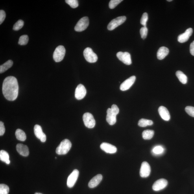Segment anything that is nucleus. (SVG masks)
Wrapping results in <instances>:
<instances>
[{"label": "nucleus", "instance_id": "obj_37", "mask_svg": "<svg viewBox=\"0 0 194 194\" xmlns=\"http://www.w3.org/2000/svg\"><path fill=\"white\" fill-rule=\"evenodd\" d=\"M6 17L5 12L3 10H0V24L3 22L5 20Z\"/></svg>", "mask_w": 194, "mask_h": 194}, {"label": "nucleus", "instance_id": "obj_35", "mask_svg": "<svg viewBox=\"0 0 194 194\" xmlns=\"http://www.w3.org/2000/svg\"><path fill=\"white\" fill-rule=\"evenodd\" d=\"M140 33L141 38L145 39L147 37L148 29L147 27H142L140 30Z\"/></svg>", "mask_w": 194, "mask_h": 194}, {"label": "nucleus", "instance_id": "obj_11", "mask_svg": "<svg viewBox=\"0 0 194 194\" xmlns=\"http://www.w3.org/2000/svg\"><path fill=\"white\" fill-rule=\"evenodd\" d=\"M86 90L85 88L82 84L78 85L76 88L75 93V97L78 100H81L85 96Z\"/></svg>", "mask_w": 194, "mask_h": 194}, {"label": "nucleus", "instance_id": "obj_33", "mask_svg": "<svg viewBox=\"0 0 194 194\" xmlns=\"http://www.w3.org/2000/svg\"><path fill=\"white\" fill-rule=\"evenodd\" d=\"M122 1V0H111L109 3V7L111 9H113Z\"/></svg>", "mask_w": 194, "mask_h": 194}, {"label": "nucleus", "instance_id": "obj_9", "mask_svg": "<svg viewBox=\"0 0 194 194\" xmlns=\"http://www.w3.org/2000/svg\"><path fill=\"white\" fill-rule=\"evenodd\" d=\"M117 56L118 59L124 64L127 65L132 64L131 56L130 54L128 52H119L117 54Z\"/></svg>", "mask_w": 194, "mask_h": 194}, {"label": "nucleus", "instance_id": "obj_42", "mask_svg": "<svg viewBox=\"0 0 194 194\" xmlns=\"http://www.w3.org/2000/svg\"><path fill=\"white\" fill-rule=\"evenodd\" d=\"M172 1V0H167V1H168V2H171L172 1Z\"/></svg>", "mask_w": 194, "mask_h": 194}, {"label": "nucleus", "instance_id": "obj_3", "mask_svg": "<svg viewBox=\"0 0 194 194\" xmlns=\"http://www.w3.org/2000/svg\"><path fill=\"white\" fill-rule=\"evenodd\" d=\"M65 54V49L62 45L56 47L53 54V58L56 62H59L64 59Z\"/></svg>", "mask_w": 194, "mask_h": 194}, {"label": "nucleus", "instance_id": "obj_39", "mask_svg": "<svg viewBox=\"0 0 194 194\" xmlns=\"http://www.w3.org/2000/svg\"><path fill=\"white\" fill-rule=\"evenodd\" d=\"M111 109H112V110L113 112H114L116 114H118L119 112V109L116 105H113Z\"/></svg>", "mask_w": 194, "mask_h": 194}, {"label": "nucleus", "instance_id": "obj_31", "mask_svg": "<svg viewBox=\"0 0 194 194\" xmlns=\"http://www.w3.org/2000/svg\"><path fill=\"white\" fill-rule=\"evenodd\" d=\"M10 189L9 187L5 184H0V194H8Z\"/></svg>", "mask_w": 194, "mask_h": 194}, {"label": "nucleus", "instance_id": "obj_36", "mask_svg": "<svg viewBox=\"0 0 194 194\" xmlns=\"http://www.w3.org/2000/svg\"><path fill=\"white\" fill-rule=\"evenodd\" d=\"M186 112L190 116L194 117V107L192 106H187L185 108Z\"/></svg>", "mask_w": 194, "mask_h": 194}, {"label": "nucleus", "instance_id": "obj_16", "mask_svg": "<svg viewBox=\"0 0 194 194\" xmlns=\"http://www.w3.org/2000/svg\"><path fill=\"white\" fill-rule=\"evenodd\" d=\"M192 33L193 29L192 28H188L184 33L179 35L178 37V42L180 43H184L187 42L192 35Z\"/></svg>", "mask_w": 194, "mask_h": 194}, {"label": "nucleus", "instance_id": "obj_8", "mask_svg": "<svg viewBox=\"0 0 194 194\" xmlns=\"http://www.w3.org/2000/svg\"><path fill=\"white\" fill-rule=\"evenodd\" d=\"M79 174V172L78 170L75 169L70 174L67 180V186L69 188H72L75 185L77 181Z\"/></svg>", "mask_w": 194, "mask_h": 194}, {"label": "nucleus", "instance_id": "obj_4", "mask_svg": "<svg viewBox=\"0 0 194 194\" xmlns=\"http://www.w3.org/2000/svg\"><path fill=\"white\" fill-rule=\"evenodd\" d=\"M84 57L87 61L89 63H93L97 62V56L90 47H87L84 52Z\"/></svg>", "mask_w": 194, "mask_h": 194}, {"label": "nucleus", "instance_id": "obj_38", "mask_svg": "<svg viewBox=\"0 0 194 194\" xmlns=\"http://www.w3.org/2000/svg\"><path fill=\"white\" fill-rule=\"evenodd\" d=\"M5 132V128L3 122H0V136H2L4 134Z\"/></svg>", "mask_w": 194, "mask_h": 194}, {"label": "nucleus", "instance_id": "obj_27", "mask_svg": "<svg viewBox=\"0 0 194 194\" xmlns=\"http://www.w3.org/2000/svg\"><path fill=\"white\" fill-rule=\"evenodd\" d=\"M153 122L150 120L145 119H141L139 120L138 122V125L141 127H146L148 126L153 125Z\"/></svg>", "mask_w": 194, "mask_h": 194}, {"label": "nucleus", "instance_id": "obj_19", "mask_svg": "<svg viewBox=\"0 0 194 194\" xmlns=\"http://www.w3.org/2000/svg\"><path fill=\"white\" fill-rule=\"evenodd\" d=\"M159 114L162 118L165 121H169L171 118L170 113L167 109L163 106H161L158 109Z\"/></svg>", "mask_w": 194, "mask_h": 194}, {"label": "nucleus", "instance_id": "obj_30", "mask_svg": "<svg viewBox=\"0 0 194 194\" xmlns=\"http://www.w3.org/2000/svg\"><path fill=\"white\" fill-rule=\"evenodd\" d=\"M24 24V23L23 20H21V19L19 20L14 24V27H13V30L15 31H18L23 28Z\"/></svg>", "mask_w": 194, "mask_h": 194}, {"label": "nucleus", "instance_id": "obj_28", "mask_svg": "<svg viewBox=\"0 0 194 194\" xmlns=\"http://www.w3.org/2000/svg\"><path fill=\"white\" fill-rule=\"evenodd\" d=\"M164 149L161 146H158L155 147L152 150V154L155 155H160L164 152Z\"/></svg>", "mask_w": 194, "mask_h": 194}, {"label": "nucleus", "instance_id": "obj_15", "mask_svg": "<svg viewBox=\"0 0 194 194\" xmlns=\"http://www.w3.org/2000/svg\"><path fill=\"white\" fill-rule=\"evenodd\" d=\"M117 115L111 108L108 109L107 110L106 120L110 125H114L116 123Z\"/></svg>", "mask_w": 194, "mask_h": 194}, {"label": "nucleus", "instance_id": "obj_1", "mask_svg": "<svg viewBox=\"0 0 194 194\" xmlns=\"http://www.w3.org/2000/svg\"><path fill=\"white\" fill-rule=\"evenodd\" d=\"M19 87L16 78L10 76L4 80L2 85V92L4 97L9 101L16 100L18 97Z\"/></svg>", "mask_w": 194, "mask_h": 194}, {"label": "nucleus", "instance_id": "obj_12", "mask_svg": "<svg viewBox=\"0 0 194 194\" xmlns=\"http://www.w3.org/2000/svg\"><path fill=\"white\" fill-rule=\"evenodd\" d=\"M136 79V77L135 76H131L121 84L120 87V90L122 91H125L129 89L134 84Z\"/></svg>", "mask_w": 194, "mask_h": 194}, {"label": "nucleus", "instance_id": "obj_7", "mask_svg": "<svg viewBox=\"0 0 194 194\" xmlns=\"http://www.w3.org/2000/svg\"><path fill=\"white\" fill-rule=\"evenodd\" d=\"M126 20V17L125 16H122L117 17L109 23L108 29L109 30H113L125 23Z\"/></svg>", "mask_w": 194, "mask_h": 194}, {"label": "nucleus", "instance_id": "obj_23", "mask_svg": "<svg viewBox=\"0 0 194 194\" xmlns=\"http://www.w3.org/2000/svg\"><path fill=\"white\" fill-rule=\"evenodd\" d=\"M13 65V62L9 60L0 66V73H2L11 67Z\"/></svg>", "mask_w": 194, "mask_h": 194}, {"label": "nucleus", "instance_id": "obj_24", "mask_svg": "<svg viewBox=\"0 0 194 194\" xmlns=\"http://www.w3.org/2000/svg\"><path fill=\"white\" fill-rule=\"evenodd\" d=\"M15 135L17 139L19 141H24L27 139V136L25 133L21 129H18L16 130L15 132Z\"/></svg>", "mask_w": 194, "mask_h": 194}, {"label": "nucleus", "instance_id": "obj_34", "mask_svg": "<svg viewBox=\"0 0 194 194\" xmlns=\"http://www.w3.org/2000/svg\"><path fill=\"white\" fill-rule=\"evenodd\" d=\"M148 19V16L147 13H143L140 21V23L143 27H147V23Z\"/></svg>", "mask_w": 194, "mask_h": 194}, {"label": "nucleus", "instance_id": "obj_2", "mask_svg": "<svg viewBox=\"0 0 194 194\" xmlns=\"http://www.w3.org/2000/svg\"><path fill=\"white\" fill-rule=\"evenodd\" d=\"M72 143L68 139H65L62 141L56 148V153L60 155L66 154L71 149Z\"/></svg>", "mask_w": 194, "mask_h": 194}, {"label": "nucleus", "instance_id": "obj_32", "mask_svg": "<svg viewBox=\"0 0 194 194\" xmlns=\"http://www.w3.org/2000/svg\"><path fill=\"white\" fill-rule=\"evenodd\" d=\"M65 2L71 7L73 8H77L79 5L77 0H66Z\"/></svg>", "mask_w": 194, "mask_h": 194}, {"label": "nucleus", "instance_id": "obj_22", "mask_svg": "<svg viewBox=\"0 0 194 194\" xmlns=\"http://www.w3.org/2000/svg\"><path fill=\"white\" fill-rule=\"evenodd\" d=\"M10 156L7 152L4 150H2L0 151V159L7 164H9L10 161L9 159Z\"/></svg>", "mask_w": 194, "mask_h": 194}, {"label": "nucleus", "instance_id": "obj_5", "mask_svg": "<svg viewBox=\"0 0 194 194\" xmlns=\"http://www.w3.org/2000/svg\"><path fill=\"white\" fill-rule=\"evenodd\" d=\"M83 119L85 125L89 128L95 127L96 124L95 120L93 115L89 113H85L83 116Z\"/></svg>", "mask_w": 194, "mask_h": 194}, {"label": "nucleus", "instance_id": "obj_18", "mask_svg": "<svg viewBox=\"0 0 194 194\" xmlns=\"http://www.w3.org/2000/svg\"><path fill=\"white\" fill-rule=\"evenodd\" d=\"M16 150L18 153L22 156L26 157L29 155V148L27 146L19 143L16 146Z\"/></svg>", "mask_w": 194, "mask_h": 194}, {"label": "nucleus", "instance_id": "obj_17", "mask_svg": "<svg viewBox=\"0 0 194 194\" xmlns=\"http://www.w3.org/2000/svg\"><path fill=\"white\" fill-rule=\"evenodd\" d=\"M100 148L107 153L114 154L117 151V148L114 146L110 144L104 142L100 145Z\"/></svg>", "mask_w": 194, "mask_h": 194}, {"label": "nucleus", "instance_id": "obj_6", "mask_svg": "<svg viewBox=\"0 0 194 194\" xmlns=\"http://www.w3.org/2000/svg\"><path fill=\"white\" fill-rule=\"evenodd\" d=\"M89 24L88 17H83L78 22L75 27V30L77 32L84 31L88 27Z\"/></svg>", "mask_w": 194, "mask_h": 194}, {"label": "nucleus", "instance_id": "obj_40", "mask_svg": "<svg viewBox=\"0 0 194 194\" xmlns=\"http://www.w3.org/2000/svg\"><path fill=\"white\" fill-rule=\"evenodd\" d=\"M190 52L191 55L194 56V41L191 43L190 45Z\"/></svg>", "mask_w": 194, "mask_h": 194}, {"label": "nucleus", "instance_id": "obj_29", "mask_svg": "<svg viewBox=\"0 0 194 194\" xmlns=\"http://www.w3.org/2000/svg\"><path fill=\"white\" fill-rule=\"evenodd\" d=\"M29 40V37L27 35H23L19 38V44L21 45H26L28 43Z\"/></svg>", "mask_w": 194, "mask_h": 194}, {"label": "nucleus", "instance_id": "obj_25", "mask_svg": "<svg viewBox=\"0 0 194 194\" xmlns=\"http://www.w3.org/2000/svg\"><path fill=\"white\" fill-rule=\"evenodd\" d=\"M176 75L180 81L184 84H186L187 82V76L182 71H178L176 72Z\"/></svg>", "mask_w": 194, "mask_h": 194}, {"label": "nucleus", "instance_id": "obj_14", "mask_svg": "<svg viewBox=\"0 0 194 194\" xmlns=\"http://www.w3.org/2000/svg\"><path fill=\"white\" fill-rule=\"evenodd\" d=\"M34 132L37 138L40 139L42 142H45L46 141L47 137L44 133H43L42 128L40 126L37 125L35 126Z\"/></svg>", "mask_w": 194, "mask_h": 194}, {"label": "nucleus", "instance_id": "obj_20", "mask_svg": "<svg viewBox=\"0 0 194 194\" xmlns=\"http://www.w3.org/2000/svg\"><path fill=\"white\" fill-rule=\"evenodd\" d=\"M102 179V176L101 174H98L90 180L89 183V187L90 188H95L99 185L101 182Z\"/></svg>", "mask_w": 194, "mask_h": 194}, {"label": "nucleus", "instance_id": "obj_13", "mask_svg": "<svg viewBox=\"0 0 194 194\" xmlns=\"http://www.w3.org/2000/svg\"><path fill=\"white\" fill-rule=\"evenodd\" d=\"M168 182L167 180L164 179H160L154 183L152 186V189L155 191H159L165 188Z\"/></svg>", "mask_w": 194, "mask_h": 194}, {"label": "nucleus", "instance_id": "obj_10", "mask_svg": "<svg viewBox=\"0 0 194 194\" xmlns=\"http://www.w3.org/2000/svg\"><path fill=\"white\" fill-rule=\"evenodd\" d=\"M151 167L149 163L146 162L142 163L140 170V175L142 178H147L150 175L151 172Z\"/></svg>", "mask_w": 194, "mask_h": 194}, {"label": "nucleus", "instance_id": "obj_26", "mask_svg": "<svg viewBox=\"0 0 194 194\" xmlns=\"http://www.w3.org/2000/svg\"><path fill=\"white\" fill-rule=\"evenodd\" d=\"M154 131L152 130H146L143 131L142 136L143 139L146 140H150L154 136Z\"/></svg>", "mask_w": 194, "mask_h": 194}, {"label": "nucleus", "instance_id": "obj_21", "mask_svg": "<svg viewBox=\"0 0 194 194\" xmlns=\"http://www.w3.org/2000/svg\"><path fill=\"white\" fill-rule=\"evenodd\" d=\"M169 53V50L167 47H161L159 49L157 54V58L159 60H162Z\"/></svg>", "mask_w": 194, "mask_h": 194}, {"label": "nucleus", "instance_id": "obj_41", "mask_svg": "<svg viewBox=\"0 0 194 194\" xmlns=\"http://www.w3.org/2000/svg\"><path fill=\"white\" fill-rule=\"evenodd\" d=\"M35 194H43L41 193H36Z\"/></svg>", "mask_w": 194, "mask_h": 194}]
</instances>
